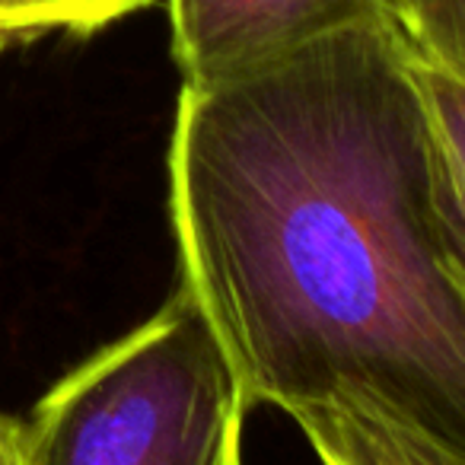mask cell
<instances>
[{"mask_svg":"<svg viewBox=\"0 0 465 465\" xmlns=\"http://www.w3.org/2000/svg\"><path fill=\"white\" fill-rule=\"evenodd\" d=\"M153 0H0V52L45 35H93Z\"/></svg>","mask_w":465,"mask_h":465,"instance_id":"cell-6","label":"cell"},{"mask_svg":"<svg viewBox=\"0 0 465 465\" xmlns=\"http://www.w3.org/2000/svg\"><path fill=\"white\" fill-rule=\"evenodd\" d=\"M376 20H389V0H169L182 84L252 71Z\"/></svg>","mask_w":465,"mask_h":465,"instance_id":"cell-3","label":"cell"},{"mask_svg":"<svg viewBox=\"0 0 465 465\" xmlns=\"http://www.w3.org/2000/svg\"><path fill=\"white\" fill-rule=\"evenodd\" d=\"M284 414L303 430L322 465H465L459 450L354 386L293 401Z\"/></svg>","mask_w":465,"mask_h":465,"instance_id":"cell-4","label":"cell"},{"mask_svg":"<svg viewBox=\"0 0 465 465\" xmlns=\"http://www.w3.org/2000/svg\"><path fill=\"white\" fill-rule=\"evenodd\" d=\"M408 58L427 118L433 204L465 274V77L411 48Z\"/></svg>","mask_w":465,"mask_h":465,"instance_id":"cell-5","label":"cell"},{"mask_svg":"<svg viewBox=\"0 0 465 465\" xmlns=\"http://www.w3.org/2000/svg\"><path fill=\"white\" fill-rule=\"evenodd\" d=\"M246 414L211 322L175 287L35 401L23 465H242Z\"/></svg>","mask_w":465,"mask_h":465,"instance_id":"cell-2","label":"cell"},{"mask_svg":"<svg viewBox=\"0 0 465 465\" xmlns=\"http://www.w3.org/2000/svg\"><path fill=\"white\" fill-rule=\"evenodd\" d=\"M405 45L465 77V0H389Z\"/></svg>","mask_w":465,"mask_h":465,"instance_id":"cell-7","label":"cell"},{"mask_svg":"<svg viewBox=\"0 0 465 465\" xmlns=\"http://www.w3.org/2000/svg\"><path fill=\"white\" fill-rule=\"evenodd\" d=\"M169 213L246 411L354 386L465 456V274L392 23L182 84Z\"/></svg>","mask_w":465,"mask_h":465,"instance_id":"cell-1","label":"cell"},{"mask_svg":"<svg viewBox=\"0 0 465 465\" xmlns=\"http://www.w3.org/2000/svg\"><path fill=\"white\" fill-rule=\"evenodd\" d=\"M0 465H23L20 450V418L0 411Z\"/></svg>","mask_w":465,"mask_h":465,"instance_id":"cell-8","label":"cell"}]
</instances>
